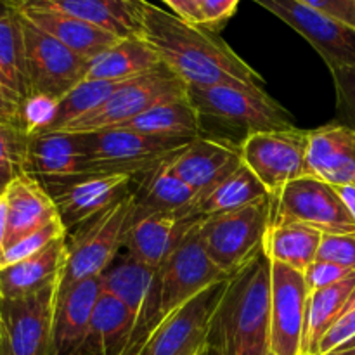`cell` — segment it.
I'll use <instances>...</instances> for the list:
<instances>
[{
    "mask_svg": "<svg viewBox=\"0 0 355 355\" xmlns=\"http://www.w3.org/2000/svg\"><path fill=\"white\" fill-rule=\"evenodd\" d=\"M139 37L187 87L234 85L266 90L262 75L208 28L187 23L146 0H139Z\"/></svg>",
    "mask_w": 355,
    "mask_h": 355,
    "instance_id": "1",
    "label": "cell"
},
{
    "mask_svg": "<svg viewBox=\"0 0 355 355\" xmlns=\"http://www.w3.org/2000/svg\"><path fill=\"white\" fill-rule=\"evenodd\" d=\"M270 283L272 262L262 248L229 277L208 328L211 349L220 355L270 352Z\"/></svg>",
    "mask_w": 355,
    "mask_h": 355,
    "instance_id": "2",
    "label": "cell"
},
{
    "mask_svg": "<svg viewBox=\"0 0 355 355\" xmlns=\"http://www.w3.org/2000/svg\"><path fill=\"white\" fill-rule=\"evenodd\" d=\"M135 211L137 205L130 193L110 210L68 232V259L59 277L58 290L103 276L114 262L118 250L123 248Z\"/></svg>",
    "mask_w": 355,
    "mask_h": 355,
    "instance_id": "3",
    "label": "cell"
},
{
    "mask_svg": "<svg viewBox=\"0 0 355 355\" xmlns=\"http://www.w3.org/2000/svg\"><path fill=\"white\" fill-rule=\"evenodd\" d=\"M187 96L201 123L217 121L218 127L241 134L243 139L255 132L295 127L293 116L266 90L234 85L189 87Z\"/></svg>",
    "mask_w": 355,
    "mask_h": 355,
    "instance_id": "4",
    "label": "cell"
},
{
    "mask_svg": "<svg viewBox=\"0 0 355 355\" xmlns=\"http://www.w3.org/2000/svg\"><path fill=\"white\" fill-rule=\"evenodd\" d=\"M76 135L82 141L83 173H128L134 177L175 155L191 142L149 135L128 127Z\"/></svg>",
    "mask_w": 355,
    "mask_h": 355,
    "instance_id": "5",
    "label": "cell"
},
{
    "mask_svg": "<svg viewBox=\"0 0 355 355\" xmlns=\"http://www.w3.org/2000/svg\"><path fill=\"white\" fill-rule=\"evenodd\" d=\"M270 225V200L203 217L198 232L210 259L232 276L263 248Z\"/></svg>",
    "mask_w": 355,
    "mask_h": 355,
    "instance_id": "6",
    "label": "cell"
},
{
    "mask_svg": "<svg viewBox=\"0 0 355 355\" xmlns=\"http://www.w3.org/2000/svg\"><path fill=\"white\" fill-rule=\"evenodd\" d=\"M187 83L168 66L162 64L155 71L123 83L110 99L92 113L64 127V134H92L113 127H123L128 121L162 103L187 96Z\"/></svg>",
    "mask_w": 355,
    "mask_h": 355,
    "instance_id": "7",
    "label": "cell"
},
{
    "mask_svg": "<svg viewBox=\"0 0 355 355\" xmlns=\"http://www.w3.org/2000/svg\"><path fill=\"white\" fill-rule=\"evenodd\" d=\"M302 224L322 234H354L355 220L331 184L305 175L270 198V225Z\"/></svg>",
    "mask_w": 355,
    "mask_h": 355,
    "instance_id": "8",
    "label": "cell"
},
{
    "mask_svg": "<svg viewBox=\"0 0 355 355\" xmlns=\"http://www.w3.org/2000/svg\"><path fill=\"white\" fill-rule=\"evenodd\" d=\"M309 130L291 127L283 130L255 132L239 144L241 162L255 173L270 198L286 184L309 175Z\"/></svg>",
    "mask_w": 355,
    "mask_h": 355,
    "instance_id": "9",
    "label": "cell"
},
{
    "mask_svg": "<svg viewBox=\"0 0 355 355\" xmlns=\"http://www.w3.org/2000/svg\"><path fill=\"white\" fill-rule=\"evenodd\" d=\"M55 297L58 283L26 297L0 300V355H58Z\"/></svg>",
    "mask_w": 355,
    "mask_h": 355,
    "instance_id": "10",
    "label": "cell"
},
{
    "mask_svg": "<svg viewBox=\"0 0 355 355\" xmlns=\"http://www.w3.org/2000/svg\"><path fill=\"white\" fill-rule=\"evenodd\" d=\"M198 222L158 269L159 311L163 318L193 300L211 284L231 277L207 253L198 232Z\"/></svg>",
    "mask_w": 355,
    "mask_h": 355,
    "instance_id": "11",
    "label": "cell"
},
{
    "mask_svg": "<svg viewBox=\"0 0 355 355\" xmlns=\"http://www.w3.org/2000/svg\"><path fill=\"white\" fill-rule=\"evenodd\" d=\"M135 177L128 173H82L42 182L58 208L66 231L92 220L132 193Z\"/></svg>",
    "mask_w": 355,
    "mask_h": 355,
    "instance_id": "12",
    "label": "cell"
},
{
    "mask_svg": "<svg viewBox=\"0 0 355 355\" xmlns=\"http://www.w3.org/2000/svg\"><path fill=\"white\" fill-rule=\"evenodd\" d=\"M300 33L329 69L355 66V28L300 0H253Z\"/></svg>",
    "mask_w": 355,
    "mask_h": 355,
    "instance_id": "13",
    "label": "cell"
},
{
    "mask_svg": "<svg viewBox=\"0 0 355 355\" xmlns=\"http://www.w3.org/2000/svg\"><path fill=\"white\" fill-rule=\"evenodd\" d=\"M21 19L30 94H44L54 99H62L69 90L85 80L89 61L69 51L66 45L31 24L23 16Z\"/></svg>",
    "mask_w": 355,
    "mask_h": 355,
    "instance_id": "14",
    "label": "cell"
},
{
    "mask_svg": "<svg viewBox=\"0 0 355 355\" xmlns=\"http://www.w3.org/2000/svg\"><path fill=\"white\" fill-rule=\"evenodd\" d=\"M311 290L304 272L272 262L270 283V352L305 355V328Z\"/></svg>",
    "mask_w": 355,
    "mask_h": 355,
    "instance_id": "15",
    "label": "cell"
},
{
    "mask_svg": "<svg viewBox=\"0 0 355 355\" xmlns=\"http://www.w3.org/2000/svg\"><path fill=\"white\" fill-rule=\"evenodd\" d=\"M229 277L175 309L155 326L135 355H180L184 350L207 340L215 311L227 288Z\"/></svg>",
    "mask_w": 355,
    "mask_h": 355,
    "instance_id": "16",
    "label": "cell"
},
{
    "mask_svg": "<svg viewBox=\"0 0 355 355\" xmlns=\"http://www.w3.org/2000/svg\"><path fill=\"white\" fill-rule=\"evenodd\" d=\"M241 163L239 142L205 134L198 135L186 148L170 156L173 172L193 187L200 198L222 182Z\"/></svg>",
    "mask_w": 355,
    "mask_h": 355,
    "instance_id": "17",
    "label": "cell"
},
{
    "mask_svg": "<svg viewBox=\"0 0 355 355\" xmlns=\"http://www.w3.org/2000/svg\"><path fill=\"white\" fill-rule=\"evenodd\" d=\"M200 218L193 211H135L123 248L139 262L159 269Z\"/></svg>",
    "mask_w": 355,
    "mask_h": 355,
    "instance_id": "18",
    "label": "cell"
},
{
    "mask_svg": "<svg viewBox=\"0 0 355 355\" xmlns=\"http://www.w3.org/2000/svg\"><path fill=\"white\" fill-rule=\"evenodd\" d=\"M101 295V277H90L58 290L54 309V343L58 355H82L90 319Z\"/></svg>",
    "mask_w": 355,
    "mask_h": 355,
    "instance_id": "19",
    "label": "cell"
},
{
    "mask_svg": "<svg viewBox=\"0 0 355 355\" xmlns=\"http://www.w3.org/2000/svg\"><path fill=\"white\" fill-rule=\"evenodd\" d=\"M2 194L7 207L3 250L59 218L54 200L35 177L26 173L14 177Z\"/></svg>",
    "mask_w": 355,
    "mask_h": 355,
    "instance_id": "20",
    "label": "cell"
},
{
    "mask_svg": "<svg viewBox=\"0 0 355 355\" xmlns=\"http://www.w3.org/2000/svg\"><path fill=\"white\" fill-rule=\"evenodd\" d=\"M309 175L338 186H355V132L343 123L309 130Z\"/></svg>",
    "mask_w": 355,
    "mask_h": 355,
    "instance_id": "21",
    "label": "cell"
},
{
    "mask_svg": "<svg viewBox=\"0 0 355 355\" xmlns=\"http://www.w3.org/2000/svg\"><path fill=\"white\" fill-rule=\"evenodd\" d=\"M12 10H17L24 19L30 21L31 24L40 28L51 37H54L55 40L66 45L69 51H73L87 61H92L94 58L103 54L104 51H107L111 45L120 40L114 35L87 23V21L78 19V17L62 12V10L51 9V7L24 3V6L16 7Z\"/></svg>",
    "mask_w": 355,
    "mask_h": 355,
    "instance_id": "22",
    "label": "cell"
},
{
    "mask_svg": "<svg viewBox=\"0 0 355 355\" xmlns=\"http://www.w3.org/2000/svg\"><path fill=\"white\" fill-rule=\"evenodd\" d=\"M23 173L40 182L82 175L83 151L80 135L47 132L28 137Z\"/></svg>",
    "mask_w": 355,
    "mask_h": 355,
    "instance_id": "23",
    "label": "cell"
},
{
    "mask_svg": "<svg viewBox=\"0 0 355 355\" xmlns=\"http://www.w3.org/2000/svg\"><path fill=\"white\" fill-rule=\"evenodd\" d=\"M7 9L31 3L51 9L62 10L66 14L87 21L118 38L139 37V0H3Z\"/></svg>",
    "mask_w": 355,
    "mask_h": 355,
    "instance_id": "24",
    "label": "cell"
},
{
    "mask_svg": "<svg viewBox=\"0 0 355 355\" xmlns=\"http://www.w3.org/2000/svg\"><path fill=\"white\" fill-rule=\"evenodd\" d=\"M66 259L68 241L64 236L52 241L30 259L0 269V300L26 297L51 284H59Z\"/></svg>",
    "mask_w": 355,
    "mask_h": 355,
    "instance_id": "25",
    "label": "cell"
},
{
    "mask_svg": "<svg viewBox=\"0 0 355 355\" xmlns=\"http://www.w3.org/2000/svg\"><path fill=\"white\" fill-rule=\"evenodd\" d=\"M135 198L137 211H193L198 193L187 186L170 166V156L153 168L135 177ZM194 214V211H193Z\"/></svg>",
    "mask_w": 355,
    "mask_h": 355,
    "instance_id": "26",
    "label": "cell"
},
{
    "mask_svg": "<svg viewBox=\"0 0 355 355\" xmlns=\"http://www.w3.org/2000/svg\"><path fill=\"white\" fill-rule=\"evenodd\" d=\"M163 64L158 52L141 37L120 38L107 51L89 61L85 80L130 82Z\"/></svg>",
    "mask_w": 355,
    "mask_h": 355,
    "instance_id": "27",
    "label": "cell"
},
{
    "mask_svg": "<svg viewBox=\"0 0 355 355\" xmlns=\"http://www.w3.org/2000/svg\"><path fill=\"white\" fill-rule=\"evenodd\" d=\"M134 328L132 312L120 300L103 291L90 319L82 355H123Z\"/></svg>",
    "mask_w": 355,
    "mask_h": 355,
    "instance_id": "28",
    "label": "cell"
},
{
    "mask_svg": "<svg viewBox=\"0 0 355 355\" xmlns=\"http://www.w3.org/2000/svg\"><path fill=\"white\" fill-rule=\"evenodd\" d=\"M267 200H270V196L266 187L257 179L255 173L245 163H241L222 182L205 193L196 201L193 211L198 217H210V215L239 210V208Z\"/></svg>",
    "mask_w": 355,
    "mask_h": 355,
    "instance_id": "29",
    "label": "cell"
},
{
    "mask_svg": "<svg viewBox=\"0 0 355 355\" xmlns=\"http://www.w3.org/2000/svg\"><path fill=\"white\" fill-rule=\"evenodd\" d=\"M322 232L302 224L269 225L263 252L270 262L283 263L291 269L304 272L315 262L321 245Z\"/></svg>",
    "mask_w": 355,
    "mask_h": 355,
    "instance_id": "30",
    "label": "cell"
},
{
    "mask_svg": "<svg viewBox=\"0 0 355 355\" xmlns=\"http://www.w3.org/2000/svg\"><path fill=\"white\" fill-rule=\"evenodd\" d=\"M0 80L19 104L30 96L23 19L7 7L0 12Z\"/></svg>",
    "mask_w": 355,
    "mask_h": 355,
    "instance_id": "31",
    "label": "cell"
},
{
    "mask_svg": "<svg viewBox=\"0 0 355 355\" xmlns=\"http://www.w3.org/2000/svg\"><path fill=\"white\" fill-rule=\"evenodd\" d=\"M123 127L149 135L184 139V141H193L201 135L200 114L191 103L189 96L158 104L146 113L139 114Z\"/></svg>",
    "mask_w": 355,
    "mask_h": 355,
    "instance_id": "32",
    "label": "cell"
},
{
    "mask_svg": "<svg viewBox=\"0 0 355 355\" xmlns=\"http://www.w3.org/2000/svg\"><path fill=\"white\" fill-rule=\"evenodd\" d=\"M355 298V272L347 279L311 291L307 309V328H305V355L318 352L319 342L329 328L338 321Z\"/></svg>",
    "mask_w": 355,
    "mask_h": 355,
    "instance_id": "33",
    "label": "cell"
},
{
    "mask_svg": "<svg viewBox=\"0 0 355 355\" xmlns=\"http://www.w3.org/2000/svg\"><path fill=\"white\" fill-rule=\"evenodd\" d=\"M127 82H107V80H83L75 89L59 99L55 118L47 132H58L80 120L85 114L106 103L118 89ZM45 132V134H47Z\"/></svg>",
    "mask_w": 355,
    "mask_h": 355,
    "instance_id": "34",
    "label": "cell"
},
{
    "mask_svg": "<svg viewBox=\"0 0 355 355\" xmlns=\"http://www.w3.org/2000/svg\"><path fill=\"white\" fill-rule=\"evenodd\" d=\"M64 236H68L64 224H62L61 218H55L54 222L47 224L45 227L38 229L37 232L19 239V241L14 243L12 246L3 250V252L0 253V269L14 266V263L21 262V260L24 259H30L35 253L42 252L45 246L51 245L52 241H55V239L59 238H64Z\"/></svg>",
    "mask_w": 355,
    "mask_h": 355,
    "instance_id": "35",
    "label": "cell"
},
{
    "mask_svg": "<svg viewBox=\"0 0 355 355\" xmlns=\"http://www.w3.org/2000/svg\"><path fill=\"white\" fill-rule=\"evenodd\" d=\"M28 135L17 128L0 123V193L14 177L23 173Z\"/></svg>",
    "mask_w": 355,
    "mask_h": 355,
    "instance_id": "36",
    "label": "cell"
},
{
    "mask_svg": "<svg viewBox=\"0 0 355 355\" xmlns=\"http://www.w3.org/2000/svg\"><path fill=\"white\" fill-rule=\"evenodd\" d=\"M58 104L59 99L44 94H30L24 97L19 106L21 128L24 135L31 137V135L45 134L54 121Z\"/></svg>",
    "mask_w": 355,
    "mask_h": 355,
    "instance_id": "37",
    "label": "cell"
},
{
    "mask_svg": "<svg viewBox=\"0 0 355 355\" xmlns=\"http://www.w3.org/2000/svg\"><path fill=\"white\" fill-rule=\"evenodd\" d=\"M336 92V113L340 123L355 132V66L329 69Z\"/></svg>",
    "mask_w": 355,
    "mask_h": 355,
    "instance_id": "38",
    "label": "cell"
},
{
    "mask_svg": "<svg viewBox=\"0 0 355 355\" xmlns=\"http://www.w3.org/2000/svg\"><path fill=\"white\" fill-rule=\"evenodd\" d=\"M315 260L335 263L355 272V236L322 234Z\"/></svg>",
    "mask_w": 355,
    "mask_h": 355,
    "instance_id": "39",
    "label": "cell"
},
{
    "mask_svg": "<svg viewBox=\"0 0 355 355\" xmlns=\"http://www.w3.org/2000/svg\"><path fill=\"white\" fill-rule=\"evenodd\" d=\"M352 340H355V298L352 300V304L347 307V311L340 315L338 321L322 336L315 354L335 350L338 347L345 345V343L352 342Z\"/></svg>",
    "mask_w": 355,
    "mask_h": 355,
    "instance_id": "40",
    "label": "cell"
},
{
    "mask_svg": "<svg viewBox=\"0 0 355 355\" xmlns=\"http://www.w3.org/2000/svg\"><path fill=\"white\" fill-rule=\"evenodd\" d=\"M352 270L343 269V267L335 266V263L329 262H321V260H315L307 270H305V281H307V286L311 291L322 290V288L333 286V284L340 283V281L347 279L349 276H352Z\"/></svg>",
    "mask_w": 355,
    "mask_h": 355,
    "instance_id": "41",
    "label": "cell"
},
{
    "mask_svg": "<svg viewBox=\"0 0 355 355\" xmlns=\"http://www.w3.org/2000/svg\"><path fill=\"white\" fill-rule=\"evenodd\" d=\"M241 0H203L201 10V26L208 28L211 31H217L224 26L238 9Z\"/></svg>",
    "mask_w": 355,
    "mask_h": 355,
    "instance_id": "42",
    "label": "cell"
},
{
    "mask_svg": "<svg viewBox=\"0 0 355 355\" xmlns=\"http://www.w3.org/2000/svg\"><path fill=\"white\" fill-rule=\"evenodd\" d=\"M300 2L355 28V0H300Z\"/></svg>",
    "mask_w": 355,
    "mask_h": 355,
    "instance_id": "43",
    "label": "cell"
},
{
    "mask_svg": "<svg viewBox=\"0 0 355 355\" xmlns=\"http://www.w3.org/2000/svg\"><path fill=\"white\" fill-rule=\"evenodd\" d=\"M19 106L21 104L14 99L12 94L6 89V85L0 80V123L9 125V127H14L23 132V128H21Z\"/></svg>",
    "mask_w": 355,
    "mask_h": 355,
    "instance_id": "44",
    "label": "cell"
},
{
    "mask_svg": "<svg viewBox=\"0 0 355 355\" xmlns=\"http://www.w3.org/2000/svg\"><path fill=\"white\" fill-rule=\"evenodd\" d=\"M162 2H165L172 9V12L180 19L187 21L191 24H198V26H201V23H203L201 21V10L194 0H162Z\"/></svg>",
    "mask_w": 355,
    "mask_h": 355,
    "instance_id": "45",
    "label": "cell"
},
{
    "mask_svg": "<svg viewBox=\"0 0 355 355\" xmlns=\"http://www.w3.org/2000/svg\"><path fill=\"white\" fill-rule=\"evenodd\" d=\"M335 189L338 193L340 200L343 201V205H345L349 214L352 215L355 220V186H338Z\"/></svg>",
    "mask_w": 355,
    "mask_h": 355,
    "instance_id": "46",
    "label": "cell"
},
{
    "mask_svg": "<svg viewBox=\"0 0 355 355\" xmlns=\"http://www.w3.org/2000/svg\"><path fill=\"white\" fill-rule=\"evenodd\" d=\"M6 227H7V207L6 198L0 193V253L3 252V241H6Z\"/></svg>",
    "mask_w": 355,
    "mask_h": 355,
    "instance_id": "47",
    "label": "cell"
},
{
    "mask_svg": "<svg viewBox=\"0 0 355 355\" xmlns=\"http://www.w3.org/2000/svg\"><path fill=\"white\" fill-rule=\"evenodd\" d=\"M314 355H355V340H352V342H349V343H345V345L338 347V349L329 350V352L314 354Z\"/></svg>",
    "mask_w": 355,
    "mask_h": 355,
    "instance_id": "48",
    "label": "cell"
},
{
    "mask_svg": "<svg viewBox=\"0 0 355 355\" xmlns=\"http://www.w3.org/2000/svg\"><path fill=\"white\" fill-rule=\"evenodd\" d=\"M205 342H207V340H203V342H200V343H196V345L189 347V349L184 350V352L180 354V355H198V354H200L201 347H203V343H205Z\"/></svg>",
    "mask_w": 355,
    "mask_h": 355,
    "instance_id": "49",
    "label": "cell"
},
{
    "mask_svg": "<svg viewBox=\"0 0 355 355\" xmlns=\"http://www.w3.org/2000/svg\"><path fill=\"white\" fill-rule=\"evenodd\" d=\"M198 355H220V354H218L217 350H215V349H211V347L208 345L207 342H205V343H203V347H201L200 354H198Z\"/></svg>",
    "mask_w": 355,
    "mask_h": 355,
    "instance_id": "50",
    "label": "cell"
},
{
    "mask_svg": "<svg viewBox=\"0 0 355 355\" xmlns=\"http://www.w3.org/2000/svg\"><path fill=\"white\" fill-rule=\"evenodd\" d=\"M194 2L198 3V7H201V3H203V0H194Z\"/></svg>",
    "mask_w": 355,
    "mask_h": 355,
    "instance_id": "51",
    "label": "cell"
},
{
    "mask_svg": "<svg viewBox=\"0 0 355 355\" xmlns=\"http://www.w3.org/2000/svg\"><path fill=\"white\" fill-rule=\"evenodd\" d=\"M267 355H276V354H274V352H269Z\"/></svg>",
    "mask_w": 355,
    "mask_h": 355,
    "instance_id": "52",
    "label": "cell"
},
{
    "mask_svg": "<svg viewBox=\"0 0 355 355\" xmlns=\"http://www.w3.org/2000/svg\"><path fill=\"white\" fill-rule=\"evenodd\" d=\"M0 2H3V0H0Z\"/></svg>",
    "mask_w": 355,
    "mask_h": 355,
    "instance_id": "53",
    "label": "cell"
}]
</instances>
